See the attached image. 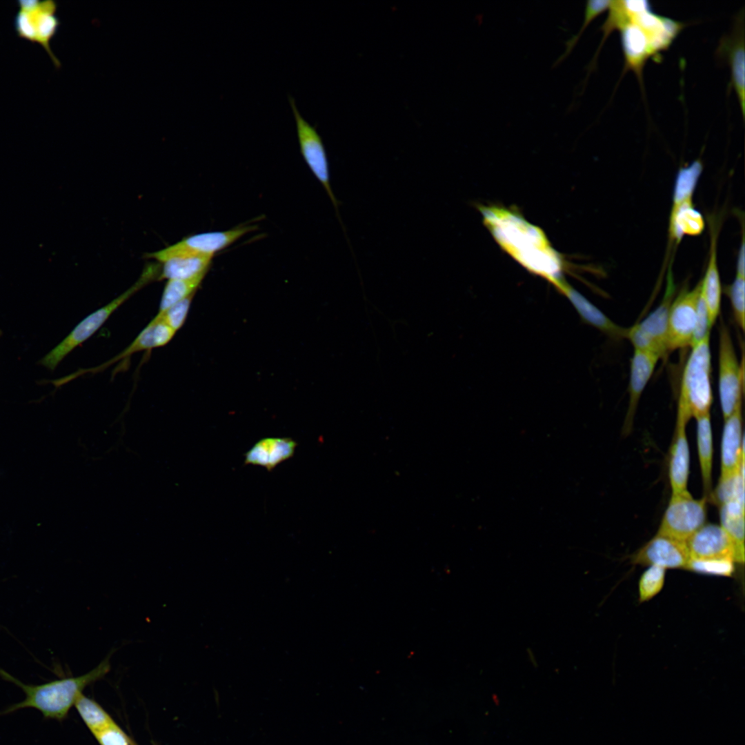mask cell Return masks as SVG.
Returning a JSON list of instances; mask_svg holds the SVG:
<instances>
[{"label":"cell","instance_id":"1","mask_svg":"<svg viewBox=\"0 0 745 745\" xmlns=\"http://www.w3.org/2000/svg\"><path fill=\"white\" fill-rule=\"evenodd\" d=\"M485 225L498 244L530 272L560 289L562 263L540 228L531 225L513 210L479 206Z\"/></svg>","mask_w":745,"mask_h":745},{"label":"cell","instance_id":"2","mask_svg":"<svg viewBox=\"0 0 745 745\" xmlns=\"http://www.w3.org/2000/svg\"><path fill=\"white\" fill-rule=\"evenodd\" d=\"M110 658V655L84 675L56 679L40 685L25 684L0 669L1 678L19 687L26 695L23 701L9 706L3 713L32 708L39 710L46 718L59 721L65 719L83 690L109 672Z\"/></svg>","mask_w":745,"mask_h":745},{"label":"cell","instance_id":"3","mask_svg":"<svg viewBox=\"0 0 745 745\" xmlns=\"http://www.w3.org/2000/svg\"><path fill=\"white\" fill-rule=\"evenodd\" d=\"M691 348L682 377L677 415L686 422L710 413L713 403L710 333Z\"/></svg>","mask_w":745,"mask_h":745},{"label":"cell","instance_id":"4","mask_svg":"<svg viewBox=\"0 0 745 745\" xmlns=\"http://www.w3.org/2000/svg\"><path fill=\"white\" fill-rule=\"evenodd\" d=\"M159 268L157 264H148L130 288L80 321L66 337L38 361L39 365L54 370L71 351L94 335L126 301L150 281L158 278Z\"/></svg>","mask_w":745,"mask_h":745},{"label":"cell","instance_id":"5","mask_svg":"<svg viewBox=\"0 0 745 745\" xmlns=\"http://www.w3.org/2000/svg\"><path fill=\"white\" fill-rule=\"evenodd\" d=\"M17 4L19 9L13 21L17 37L39 44L55 67L60 68L61 62L50 46L61 23L57 15V3L53 0H19Z\"/></svg>","mask_w":745,"mask_h":745},{"label":"cell","instance_id":"6","mask_svg":"<svg viewBox=\"0 0 745 745\" xmlns=\"http://www.w3.org/2000/svg\"><path fill=\"white\" fill-rule=\"evenodd\" d=\"M706 497L695 499L688 490L672 494L657 533L686 542L705 524Z\"/></svg>","mask_w":745,"mask_h":745},{"label":"cell","instance_id":"7","mask_svg":"<svg viewBox=\"0 0 745 745\" xmlns=\"http://www.w3.org/2000/svg\"><path fill=\"white\" fill-rule=\"evenodd\" d=\"M719 394L724 419L742 400L744 362L739 364L728 327L722 321L719 329Z\"/></svg>","mask_w":745,"mask_h":745},{"label":"cell","instance_id":"8","mask_svg":"<svg viewBox=\"0 0 745 745\" xmlns=\"http://www.w3.org/2000/svg\"><path fill=\"white\" fill-rule=\"evenodd\" d=\"M253 226H243L225 231L202 232L186 237L162 250L146 254V257L162 263L181 257H213L242 236L253 230Z\"/></svg>","mask_w":745,"mask_h":745},{"label":"cell","instance_id":"9","mask_svg":"<svg viewBox=\"0 0 745 745\" xmlns=\"http://www.w3.org/2000/svg\"><path fill=\"white\" fill-rule=\"evenodd\" d=\"M288 99L295 117L301 153L313 175L324 188L338 212V201L330 184L328 158L321 137L316 128L301 115L294 99L288 96Z\"/></svg>","mask_w":745,"mask_h":745},{"label":"cell","instance_id":"10","mask_svg":"<svg viewBox=\"0 0 745 745\" xmlns=\"http://www.w3.org/2000/svg\"><path fill=\"white\" fill-rule=\"evenodd\" d=\"M668 292L662 302L644 319L627 328L626 338L634 349L648 351L660 358L668 353L667 326L673 298Z\"/></svg>","mask_w":745,"mask_h":745},{"label":"cell","instance_id":"11","mask_svg":"<svg viewBox=\"0 0 745 745\" xmlns=\"http://www.w3.org/2000/svg\"><path fill=\"white\" fill-rule=\"evenodd\" d=\"M700 282L691 290L682 292L673 300L668 318V352L692 347L696 325V308Z\"/></svg>","mask_w":745,"mask_h":745},{"label":"cell","instance_id":"12","mask_svg":"<svg viewBox=\"0 0 745 745\" xmlns=\"http://www.w3.org/2000/svg\"><path fill=\"white\" fill-rule=\"evenodd\" d=\"M690 559L685 542L657 533L631 557L634 564L686 568Z\"/></svg>","mask_w":745,"mask_h":745},{"label":"cell","instance_id":"13","mask_svg":"<svg viewBox=\"0 0 745 745\" xmlns=\"http://www.w3.org/2000/svg\"><path fill=\"white\" fill-rule=\"evenodd\" d=\"M686 544L691 559H729L735 562V544L720 525L705 524Z\"/></svg>","mask_w":745,"mask_h":745},{"label":"cell","instance_id":"14","mask_svg":"<svg viewBox=\"0 0 745 745\" xmlns=\"http://www.w3.org/2000/svg\"><path fill=\"white\" fill-rule=\"evenodd\" d=\"M742 400L733 413L724 419L721 444L720 479L734 474L744 463L742 436Z\"/></svg>","mask_w":745,"mask_h":745},{"label":"cell","instance_id":"15","mask_svg":"<svg viewBox=\"0 0 745 745\" xmlns=\"http://www.w3.org/2000/svg\"><path fill=\"white\" fill-rule=\"evenodd\" d=\"M659 359L653 352L634 349L630 365L629 401L624 424V433H628L631 430L640 397Z\"/></svg>","mask_w":745,"mask_h":745},{"label":"cell","instance_id":"16","mask_svg":"<svg viewBox=\"0 0 745 745\" xmlns=\"http://www.w3.org/2000/svg\"><path fill=\"white\" fill-rule=\"evenodd\" d=\"M686 421L677 418L668 464V477L672 494L687 490L690 451L686 432Z\"/></svg>","mask_w":745,"mask_h":745},{"label":"cell","instance_id":"17","mask_svg":"<svg viewBox=\"0 0 745 745\" xmlns=\"http://www.w3.org/2000/svg\"><path fill=\"white\" fill-rule=\"evenodd\" d=\"M297 442L289 437L260 439L245 454V464L260 466L268 471L293 456Z\"/></svg>","mask_w":745,"mask_h":745},{"label":"cell","instance_id":"18","mask_svg":"<svg viewBox=\"0 0 745 745\" xmlns=\"http://www.w3.org/2000/svg\"><path fill=\"white\" fill-rule=\"evenodd\" d=\"M559 292L567 297L581 319L586 323L613 338H626L627 328L621 327L614 323L568 283Z\"/></svg>","mask_w":745,"mask_h":745},{"label":"cell","instance_id":"19","mask_svg":"<svg viewBox=\"0 0 745 745\" xmlns=\"http://www.w3.org/2000/svg\"><path fill=\"white\" fill-rule=\"evenodd\" d=\"M175 331L162 320L155 318L138 335L135 340L121 354L107 361L99 367L95 368L93 372L104 368L114 362L130 356L137 352L150 350L166 345L173 338Z\"/></svg>","mask_w":745,"mask_h":745},{"label":"cell","instance_id":"20","mask_svg":"<svg viewBox=\"0 0 745 745\" xmlns=\"http://www.w3.org/2000/svg\"><path fill=\"white\" fill-rule=\"evenodd\" d=\"M716 239L713 235L710 257L704 278L700 281V291L707 306L710 326L712 328L719 315L722 286L717 265Z\"/></svg>","mask_w":745,"mask_h":745},{"label":"cell","instance_id":"21","mask_svg":"<svg viewBox=\"0 0 745 745\" xmlns=\"http://www.w3.org/2000/svg\"><path fill=\"white\" fill-rule=\"evenodd\" d=\"M705 223L702 214L692 203V199L673 205L670 218L669 232L673 239L679 242L684 235H698L704 230Z\"/></svg>","mask_w":745,"mask_h":745},{"label":"cell","instance_id":"22","mask_svg":"<svg viewBox=\"0 0 745 745\" xmlns=\"http://www.w3.org/2000/svg\"><path fill=\"white\" fill-rule=\"evenodd\" d=\"M721 526L732 539L736 549L735 562H744V504L732 500L720 504Z\"/></svg>","mask_w":745,"mask_h":745},{"label":"cell","instance_id":"23","mask_svg":"<svg viewBox=\"0 0 745 745\" xmlns=\"http://www.w3.org/2000/svg\"><path fill=\"white\" fill-rule=\"evenodd\" d=\"M697 421V444L701 476L704 492L708 495L711 490L713 469V435L710 413L699 416Z\"/></svg>","mask_w":745,"mask_h":745},{"label":"cell","instance_id":"24","mask_svg":"<svg viewBox=\"0 0 745 745\" xmlns=\"http://www.w3.org/2000/svg\"><path fill=\"white\" fill-rule=\"evenodd\" d=\"M212 257H181L162 262L159 279H190L205 275Z\"/></svg>","mask_w":745,"mask_h":745},{"label":"cell","instance_id":"25","mask_svg":"<svg viewBox=\"0 0 745 745\" xmlns=\"http://www.w3.org/2000/svg\"><path fill=\"white\" fill-rule=\"evenodd\" d=\"M728 61L732 83L738 97L742 116L744 115L745 50L744 34L737 36L728 48Z\"/></svg>","mask_w":745,"mask_h":745},{"label":"cell","instance_id":"26","mask_svg":"<svg viewBox=\"0 0 745 745\" xmlns=\"http://www.w3.org/2000/svg\"><path fill=\"white\" fill-rule=\"evenodd\" d=\"M702 172V164L699 160L694 161L688 166L679 169L673 188V205L692 199Z\"/></svg>","mask_w":745,"mask_h":745},{"label":"cell","instance_id":"27","mask_svg":"<svg viewBox=\"0 0 745 745\" xmlns=\"http://www.w3.org/2000/svg\"><path fill=\"white\" fill-rule=\"evenodd\" d=\"M205 275L190 279L167 280L161 295L158 312H162L172 305L191 296Z\"/></svg>","mask_w":745,"mask_h":745},{"label":"cell","instance_id":"28","mask_svg":"<svg viewBox=\"0 0 745 745\" xmlns=\"http://www.w3.org/2000/svg\"><path fill=\"white\" fill-rule=\"evenodd\" d=\"M74 706L92 733L115 722L99 704L83 694L79 696Z\"/></svg>","mask_w":745,"mask_h":745},{"label":"cell","instance_id":"29","mask_svg":"<svg viewBox=\"0 0 745 745\" xmlns=\"http://www.w3.org/2000/svg\"><path fill=\"white\" fill-rule=\"evenodd\" d=\"M716 496L720 504L732 500L744 503V463L734 474L719 479Z\"/></svg>","mask_w":745,"mask_h":745},{"label":"cell","instance_id":"30","mask_svg":"<svg viewBox=\"0 0 745 745\" xmlns=\"http://www.w3.org/2000/svg\"><path fill=\"white\" fill-rule=\"evenodd\" d=\"M666 569L659 566H650L641 575L639 584V601L647 602L656 596L662 589Z\"/></svg>","mask_w":745,"mask_h":745},{"label":"cell","instance_id":"31","mask_svg":"<svg viewBox=\"0 0 745 745\" xmlns=\"http://www.w3.org/2000/svg\"><path fill=\"white\" fill-rule=\"evenodd\" d=\"M610 1L609 0H589L586 2L582 26L579 32L565 43V51L556 61V64L559 63L570 53L587 26L598 15L608 9Z\"/></svg>","mask_w":745,"mask_h":745},{"label":"cell","instance_id":"32","mask_svg":"<svg viewBox=\"0 0 745 745\" xmlns=\"http://www.w3.org/2000/svg\"><path fill=\"white\" fill-rule=\"evenodd\" d=\"M735 562L729 559H691L686 569L701 574L731 576L735 570Z\"/></svg>","mask_w":745,"mask_h":745},{"label":"cell","instance_id":"33","mask_svg":"<svg viewBox=\"0 0 745 745\" xmlns=\"http://www.w3.org/2000/svg\"><path fill=\"white\" fill-rule=\"evenodd\" d=\"M744 277L736 275L733 282L726 288V293L730 299L733 316L737 324L744 330Z\"/></svg>","mask_w":745,"mask_h":745},{"label":"cell","instance_id":"34","mask_svg":"<svg viewBox=\"0 0 745 745\" xmlns=\"http://www.w3.org/2000/svg\"><path fill=\"white\" fill-rule=\"evenodd\" d=\"M192 295L172 305L155 316L177 332L184 324L190 308Z\"/></svg>","mask_w":745,"mask_h":745},{"label":"cell","instance_id":"35","mask_svg":"<svg viewBox=\"0 0 745 745\" xmlns=\"http://www.w3.org/2000/svg\"><path fill=\"white\" fill-rule=\"evenodd\" d=\"M92 733L100 745H132V744L128 735L115 722Z\"/></svg>","mask_w":745,"mask_h":745},{"label":"cell","instance_id":"36","mask_svg":"<svg viewBox=\"0 0 745 745\" xmlns=\"http://www.w3.org/2000/svg\"><path fill=\"white\" fill-rule=\"evenodd\" d=\"M708 312L703 296L699 291L696 308V325L693 346L711 333Z\"/></svg>","mask_w":745,"mask_h":745},{"label":"cell","instance_id":"37","mask_svg":"<svg viewBox=\"0 0 745 745\" xmlns=\"http://www.w3.org/2000/svg\"><path fill=\"white\" fill-rule=\"evenodd\" d=\"M744 239L741 245V248L739 251V255L737 261V276L744 277Z\"/></svg>","mask_w":745,"mask_h":745},{"label":"cell","instance_id":"38","mask_svg":"<svg viewBox=\"0 0 745 745\" xmlns=\"http://www.w3.org/2000/svg\"><path fill=\"white\" fill-rule=\"evenodd\" d=\"M1 335H2V331L0 330V337L1 336Z\"/></svg>","mask_w":745,"mask_h":745}]
</instances>
